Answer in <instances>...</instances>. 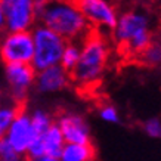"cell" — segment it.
Here are the masks:
<instances>
[{
    "mask_svg": "<svg viewBox=\"0 0 161 161\" xmlns=\"http://www.w3.org/2000/svg\"><path fill=\"white\" fill-rule=\"evenodd\" d=\"M37 21L67 42H81L92 30L74 0H39Z\"/></svg>",
    "mask_w": 161,
    "mask_h": 161,
    "instance_id": "1",
    "label": "cell"
},
{
    "mask_svg": "<svg viewBox=\"0 0 161 161\" xmlns=\"http://www.w3.org/2000/svg\"><path fill=\"white\" fill-rule=\"evenodd\" d=\"M111 47L101 31L90 30L80 42V58L71 71V80L80 89H92L98 84L107 69Z\"/></svg>",
    "mask_w": 161,
    "mask_h": 161,
    "instance_id": "2",
    "label": "cell"
},
{
    "mask_svg": "<svg viewBox=\"0 0 161 161\" xmlns=\"http://www.w3.org/2000/svg\"><path fill=\"white\" fill-rule=\"evenodd\" d=\"M112 39L127 55L137 56L151 43V19L149 15L142 9H130L118 15L114 25Z\"/></svg>",
    "mask_w": 161,
    "mask_h": 161,
    "instance_id": "3",
    "label": "cell"
},
{
    "mask_svg": "<svg viewBox=\"0 0 161 161\" xmlns=\"http://www.w3.org/2000/svg\"><path fill=\"white\" fill-rule=\"evenodd\" d=\"M31 36L34 43V53L31 59L33 68L36 71H40L43 68L59 64L67 40L42 24L34 27V30L31 31Z\"/></svg>",
    "mask_w": 161,
    "mask_h": 161,
    "instance_id": "4",
    "label": "cell"
},
{
    "mask_svg": "<svg viewBox=\"0 0 161 161\" xmlns=\"http://www.w3.org/2000/svg\"><path fill=\"white\" fill-rule=\"evenodd\" d=\"M34 43L30 30L9 31L0 42V58L5 64H31Z\"/></svg>",
    "mask_w": 161,
    "mask_h": 161,
    "instance_id": "5",
    "label": "cell"
},
{
    "mask_svg": "<svg viewBox=\"0 0 161 161\" xmlns=\"http://www.w3.org/2000/svg\"><path fill=\"white\" fill-rule=\"evenodd\" d=\"M39 0H0L8 31L31 30L37 21Z\"/></svg>",
    "mask_w": 161,
    "mask_h": 161,
    "instance_id": "6",
    "label": "cell"
},
{
    "mask_svg": "<svg viewBox=\"0 0 161 161\" xmlns=\"http://www.w3.org/2000/svg\"><path fill=\"white\" fill-rule=\"evenodd\" d=\"M74 3L92 28H114L118 12L109 0H74Z\"/></svg>",
    "mask_w": 161,
    "mask_h": 161,
    "instance_id": "7",
    "label": "cell"
},
{
    "mask_svg": "<svg viewBox=\"0 0 161 161\" xmlns=\"http://www.w3.org/2000/svg\"><path fill=\"white\" fill-rule=\"evenodd\" d=\"M5 75L10 96L15 102L21 105V102H24V99L27 98L30 89L34 86L36 69L31 64H6Z\"/></svg>",
    "mask_w": 161,
    "mask_h": 161,
    "instance_id": "8",
    "label": "cell"
},
{
    "mask_svg": "<svg viewBox=\"0 0 161 161\" xmlns=\"http://www.w3.org/2000/svg\"><path fill=\"white\" fill-rule=\"evenodd\" d=\"M36 136H37V133L33 129L30 114L25 109L19 108L18 112H16V115L12 120V123L8 127V130L5 133V137L8 139V142H9L10 145L14 147L15 151L19 152L21 155H25L27 148L30 147L31 142L34 141Z\"/></svg>",
    "mask_w": 161,
    "mask_h": 161,
    "instance_id": "9",
    "label": "cell"
},
{
    "mask_svg": "<svg viewBox=\"0 0 161 161\" xmlns=\"http://www.w3.org/2000/svg\"><path fill=\"white\" fill-rule=\"evenodd\" d=\"M56 124H58L65 142L89 143V142L92 141L90 127H89L87 121L80 114H75V112H62L58 117Z\"/></svg>",
    "mask_w": 161,
    "mask_h": 161,
    "instance_id": "10",
    "label": "cell"
},
{
    "mask_svg": "<svg viewBox=\"0 0 161 161\" xmlns=\"http://www.w3.org/2000/svg\"><path fill=\"white\" fill-rule=\"evenodd\" d=\"M71 83V74L59 64L36 71L34 86L39 93H55L67 89Z\"/></svg>",
    "mask_w": 161,
    "mask_h": 161,
    "instance_id": "11",
    "label": "cell"
},
{
    "mask_svg": "<svg viewBox=\"0 0 161 161\" xmlns=\"http://www.w3.org/2000/svg\"><path fill=\"white\" fill-rule=\"evenodd\" d=\"M61 161H93L95 160V148L92 142L89 143H73L65 142L61 155Z\"/></svg>",
    "mask_w": 161,
    "mask_h": 161,
    "instance_id": "12",
    "label": "cell"
},
{
    "mask_svg": "<svg viewBox=\"0 0 161 161\" xmlns=\"http://www.w3.org/2000/svg\"><path fill=\"white\" fill-rule=\"evenodd\" d=\"M40 139H42V143H43L44 155H50V157L61 155V151H62L64 145H65V139H64L62 133H61L56 123H53L46 132L42 133Z\"/></svg>",
    "mask_w": 161,
    "mask_h": 161,
    "instance_id": "13",
    "label": "cell"
},
{
    "mask_svg": "<svg viewBox=\"0 0 161 161\" xmlns=\"http://www.w3.org/2000/svg\"><path fill=\"white\" fill-rule=\"evenodd\" d=\"M78 58H80V42H67L62 50V55H61L59 65L71 74L74 67L77 65Z\"/></svg>",
    "mask_w": 161,
    "mask_h": 161,
    "instance_id": "14",
    "label": "cell"
},
{
    "mask_svg": "<svg viewBox=\"0 0 161 161\" xmlns=\"http://www.w3.org/2000/svg\"><path fill=\"white\" fill-rule=\"evenodd\" d=\"M141 58V62L147 67H160L161 65V43L154 42L147 46V49L143 50L141 55H137Z\"/></svg>",
    "mask_w": 161,
    "mask_h": 161,
    "instance_id": "15",
    "label": "cell"
},
{
    "mask_svg": "<svg viewBox=\"0 0 161 161\" xmlns=\"http://www.w3.org/2000/svg\"><path fill=\"white\" fill-rule=\"evenodd\" d=\"M30 118H31L33 129L36 130L37 135L44 133L55 123L52 114L47 112V111H44V109H34V111L30 114Z\"/></svg>",
    "mask_w": 161,
    "mask_h": 161,
    "instance_id": "16",
    "label": "cell"
},
{
    "mask_svg": "<svg viewBox=\"0 0 161 161\" xmlns=\"http://www.w3.org/2000/svg\"><path fill=\"white\" fill-rule=\"evenodd\" d=\"M22 155L16 152L5 136L0 137V161H21Z\"/></svg>",
    "mask_w": 161,
    "mask_h": 161,
    "instance_id": "17",
    "label": "cell"
},
{
    "mask_svg": "<svg viewBox=\"0 0 161 161\" xmlns=\"http://www.w3.org/2000/svg\"><path fill=\"white\" fill-rule=\"evenodd\" d=\"M143 132L152 139H161V120L157 117L148 118L143 123Z\"/></svg>",
    "mask_w": 161,
    "mask_h": 161,
    "instance_id": "18",
    "label": "cell"
},
{
    "mask_svg": "<svg viewBox=\"0 0 161 161\" xmlns=\"http://www.w3.org/2000/svg\"><path fill=\"white\" fill-rule=\"evenodd\" d=\"M99 117L102 118L103 121L114 123V124L120 121V115H118L117 108L112 107V105H103V107H101V109H99Z\"/></svg>",
    "mask_w": 161,
    "mask_h": 161,
    "instance_id": "19",
    "label": "cell"
},
{
    "mask_svg": "<svg viewBox=\"0 0 161 161\" xmlns=\"http://www.w3.org/2000/svg\"><path fill=\"white\" fill-rule=\"evenodd\" d=\"M6 28V19H5V12H3V8H2V3H0V31H3Z\"/></svg>",
    "mask_w": 161,
    "mask_h": 161,
    "instance_id": "20",
    "label": "cell"
},
{
    "mask_svg": "<svg viewBox=\"0 0 161 161\" xmlns=\"http://www.w3.org/2000/svg\"><path fill=\"white\" fill-rule=\"evenodd\" d=\"M34 161H61V160H59V157L43 155V157H40V158H37V160H34Z\"/></svg>",
    "mask_w": 161,
    "mask_h": 161,
    "instance_id": "21",
    "label": "cell"
},
{
    "mask_svg": "<svg viewBox=\"0 0 161 161\" xmlns=\"http://www.w3.org/2000/svg\"><path fill=\"white\" fill-rule=\"evenodd\" d=\"M0 101H2V90H0Z\"/></svg>",
    "mask_w": 161,
    "mask_h": 161,
    "instance_id": "22",
    "label": "cell"
},
{
    "mask_svg": "<svg viewBox=\"0 0 161 161\" xmlns=\"http://www.w3.org/2000/svg\"><path fill=\"white\" fill-rule=\"evenodd\" d=\"M42 2H49V0H42Z\"/></svg>",
    "mask_w": 161,
    "mask_h": 161,
    "instance_id": "23",
    "label": "cell"
},
{
    "mask_svg": "<svg viewBox=\"0 0 161 161\" xmlns=\"http://www.w3.org/2000/svg\"><path fill=\"white\" fill-rule=\"evenodd\" d=\"M160 43H161V42H160Z\"/></svg>",
    "mask_w": 161,
    "mask_h": 161,
    "instance_id": "24",
    "label": "cell"
}]
</instances>
